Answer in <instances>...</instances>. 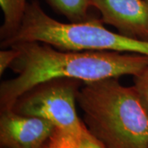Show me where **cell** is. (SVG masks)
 <instances>
[{"label": "cell", "mask_w": 148, "mask_h": 148, "mask_svg": "<svg viewBox=\"0 0 148 148\" xmlns=\"http://www.w3.org/2000/svg\"><path fill=\"white\" fill-rule=\"evenodd\" d=\"M82 86L78 80L61 78L38 85L22 95L12 110L23 115L38 117L64 131H78L85 127L76 110Z\"/></svg>", "instance_id": "cell-4"}, {"label": "cell", "mask_w": 148, "mask_h": 148, "mask_svg": "<svg viewBox=\"0 0 148 148\" xmlns=\"http://www.w3.org/2000/svg\"><path fill=\"white\" fill-rule=\"evenodd\" d=\"M18 55V49L13 46H10V49H5L0 51V75H3L6 69L10 68Z\"/></svg>", "instance_id": "cell-11"}, {"label": "cell", "mask_w": 148, "mask_h": 148, "mask_svg": "<svg viewBox=\"0 0 148 148\" xmlns=\"http://www.w3.org/2000/svg\"><path fill=\"white\" fill-rule=\"evenodd\" d=\"M45 43L62 50L111 51L138 53L148 56V40L115 33L96 18L78 22H61L49 16L40 3H28L19 30L2 46L9 47L21 42Z\"/></svg>", "instance_id": "cell-3"}, {"label": "cell", "mask_w": 148, "mask_h": 148, "mask_svg": "<svg viewBox=\"0 0 148 148\" xmlns=\"http://www.w3.org/2000/svg\"><path fill=\"white\" fill-rule=\"evenodd\" d=\"M11 46L19 51L10 67L17 76L0 85L1 110L12 109L21 95L51 80L68 78L85 83L127 75L134 77L148 66V56L138 53L62 50L36 41Z\"/></svg>", "instance_id": "cell-1"}, {"label": "cell", "mask_w": 148, "mask_h": 148, "mask_svg": "<svg viewBox=\"0 0 148 148\" xmlns=\"http://www.w3.org/2000/svg\"><path fill=\"white\" fill-rule=\"evenodd\" d=\"M44 148H106L85 126L78 131L55 128Z\"/></svg>", "instance_id": "cell-7"}, {"label": "cell", "mask_w": 148, "mask_h": 148, "mask_svg": "<svg viewBox=\"0 0 148 148\" xmlns=\"http://www.w3.org/2000/svg\"><path fill=\"white\" fill-rule=\"evenodd\" d=\"M146 1H147V3H148V0H146Z\"/></svg>", "instance_id": "cell-12"}, {"label": "cell", "mask_w": 148, "mask_h": 148, "mask_svg": "<svg viewBox=\"0 0 148 148\" xmlns=\"http://www.w3.org/2000/svg\"><path fill=\"white\" fill-rule=\"evenodd\" d=\"M133 86L148 111V66L134 76Z\"/></svg>", "instance_id": "cell-10"}, {"label": "cell", "mask_w": 148, "mask_h": 148, "mask_svg": "<svg viewBox=\"0 0 148 148\" xmlns=\"http://www.w3.org/2000/svg\"><path fill=\"white\" fill-rule=\"evenodd\" d=\"M104 23L127 36L148 40V3L146 0H90Z\"/></svg>", "instance_id": "cell-6"}, {"label": "cell", "mask_w": 148, "mask_h": 148, "mask_svg": "<svg viewBox=\"0 0 148 148\" xmlns=\"http://www.w3.org/2000/svg\"><path fill=\"white\" fill-rule=\"evenodd\" d=\"M27 4V0H0L3 14V23L0 31L2 41L9 39L19 30Z\"/></svg>", "instance_id": "cell-8"}, {"label": "cell", "mask_w": 148, "mask_h": 148, "mask_svg": "<svg viewBox=\"0 0 148 148\" xmlns=\"http://www.w3.org/2000/svg\"><path fill=\"white\" fill-rule=\"evenodd\" d=\"M56 127L41 118L1 110L0 142L4 148H44Z\"/></svg>", "instance_id": "cell-5"}, {"label": "cell", "mask_w": 148, "mask_h": 148, "mask_svg": "<svg viewBox=\"0 0 148 148\" xmlns=\"http://www.w3.org/2000/svg\"><path fill=\"white\" fill-rule=\"evenodd\" d=\"M77 102L87 130L106 148H148V111L118 77L85 82Z\"/></svg>", "instance_id": "cell-2"}, {"label": "cell", "mask_w": 148, "mask_h": 148, "mask_svg": "<svg viewBox=\"0 0 148 148\" xmlns=\"http://www.w3.org/2000/svg\"><path fill=\"white\" fill-rule=\"evenodd\" d=\"M47 3L71 22L88 19V10L91 7L90 0H46Z\"/></svg>", "instance_id": "cell-9"}]
</instances>
